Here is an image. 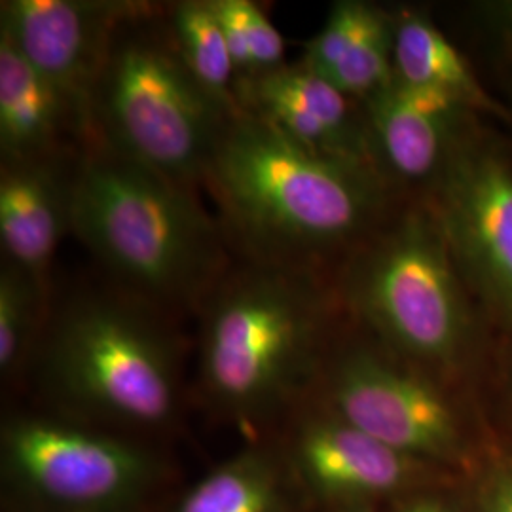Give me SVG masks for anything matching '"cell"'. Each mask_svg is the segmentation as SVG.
I'll return each mask as SVG.
<instances>
[{"label": "cell", "instance_id": "cell-14", "mask_svg": "<svg viewBox=\"0 0 512 512\" xmlns=\"http://www.w3.org/2000/svg\"><path fill=\"white\" fill-rule=\"evenodd\" d=\"M294 456L311 488L342 501L399 492L408 486L418 463L334 412L306 416L296 431Z\"/></svg>", "mask_w": 512, "mask_h": 512}, {"label": "cell", "instance_id": "cell-20", "mask_svg": "<svg viewBox=\"0 0 512 512\" xmlns=\"http://www.w3.org/2000/svg\"><path fill=\"white\" fill-rule=\"evenodd\" d=\"M50 293L16 264L2 258L0 266V370L4 376L18 368L31 346Z\"/></svg>", "mask_w": 512, "mask_h": 512}, {"label": "cell", "instance_id": "cell-8", "mask_svg": "<svg viewBox=\"0 0 512 512\" xmlns=\"http://www.w3.org/2000/svg\"><path fill=\"white\" fill-rule=\"evenodd\" d=\"M330 412L414 461L467 458L458 416L439 389L370 349L340 353L330 368Z\"/></svg>", "mask_w": 512, "mask_h": 512}, {"label": "cell", "instance_id": "cell-7", "mask_svg": "<svg viewBox=\"0 0 512 512\" xmlns=\"http://www.w3.org/2000/svg\"><path fill=\"white\" fill-rule=\"evenodd\" d=\"M435 217L467 281L512 329V169L494 147L456 137L435 181Z\"/></svg>", "mask_w": 512, "mask_h": 512}, {"label": "cell", "instance_id": "cell-22", "mask_svg": "<svg viewBox=\"0 0 512 512\" xmlns=\"http://www.w3.org/2000/svg\"><path fill=\"white\" fill-rule=\"evenodd\" d=\"M473 512H512V465L497 469L480 482Z\"/></svg>", "mask_w": 512, "mask_h": 512}, {"label": "cell", "instance_id": "cell-10", "mask_svg": "<svg viewBox=\"0 0 512 512\" xmlns=\"http://www.w3.org/2000/svg\"><path fill=\"white\" fill-rule=\"evenodd\" d=\"M147 4L135 0H2L0 35L69 99L90 129V97L112 35L122 21Z\"/></svg>", "mask_w": 512, "mask_h": 512}, {"label": "cell", "instance_id": "cell-17", "mask_svg": "<svg viewBox=\"0 0 512 512\" xmlns=\"http://www.w3.org/2000/svg\"><path fill=\"white\" fill-rule=\"evenodd\" d=\"M165 25L186 69L228 114H238V69L211 0L165 4Z\"/></svg>", "mask_w": 512, "mask_h": 512}, {"label": "cell", "instance_id": "cell-4", "mask_svg": "<svg viewBox=\"0 0 512 512\" xmlns=\"http://www.w3.org/2000/svg\"><path fill=\"white\" fill-rule=\"evenodd\" d=\"M162 4L120 23L90 97L95 141L196 190L228 114L186 69Z\"/></svg>", "mask_w": 512, "mask_h": 512}, {"label": "cell", "instance_id": "cell-5", "mask_svg": "<svg viewBox=\"0 0 512 512\" xmlns=\"http://www.w3.org/2000/svg\"><path fill=\"white\" fill-rule=\"evenodd\" d=\"M158 308L137 296H71L50 319L42 365L76 410L137 427H160L177 410V372Z\"/></svg>", "mask_w": 512, "mask_h": 512}, {"label": "cell", "instance_id": "cell-18", "mask_svg": "<svg viewBox=\"0 0 512 512\" xmlns=\"http://www.w3.org/2000/svg\"><path fill=\"white\" fill-rule=\"evenodd\" d=\"M177 512H287V505L270 461L243 454L200 480Z\"/></svg>", "mask_w": 512, "mask_h": 512}, {"label": "cell", "instance_id": "cell-12", "mask_svg": "<svg viewBox=\"0 0 512 512\" xmlns=\"http://www.w3.org/2000/svg\"><path fill=\"white\" fill-rule=\"evenodd\" d=\"M80 150L0 162L2 256L48 293L59 243L73 234L74 171Z\"/></svg>", "mask_w": 512, "mask_h": 512}, {"label": "cell", "instance_id": "cell-15", "mask_svg": "<svg viewBox=\"0 0 512 512\" xmlns=\"http://www.w3.org/2000/svg\"><path fill=\"white\" fill-rule=\"evenodd\" d=\"M88 141L82 114L0 35V162L54 156Z\"/></svg>", "mask_w": 512, "mask_h": 512}, {"label": "cell", "instance_id": "cell-23", "mask_svg": "<svg viewBox=\"0 0 512 512\" xmlns=\"http://www.w3.org/2000/svg\"><path fill=\"white\" fill-rule=\"evenodd\" d=\"M397 512H458V509L440 495L427 494L408 499Z\"/></svg>", "mask_w": 512, "mask_h": 512}, {"label": "cell", "instance_id": "cell-9", "mask_svg": "<svg viewBox=\"0 0 512 512\" xmlns=\"http://www.w3.org/2000/svg\"><path fill=\"white\" fill-rule=\"evenodd\" d=\"M2 440L21 484L57 505L116 507L139 494L152 475L139 448L63 421L16 418Z\"/></svg>", "mask_w": 512, "mask_h": 512}, {"label": "cell", "instance_id": "cell-19", "mask_svg": "<svg viewBox=\"0 0 512 512\" xmlns=\"http://www.w3.org/2000/svg\"><path fill=\"white\" fill-rule=\"evenodd\" d=\"M239 76L268 73L285 65V38L253 0H211Z\"/></svg>", "mask_w": 512, "mask_h": 512}, {"label": "cell", "instance_id": "cell-21", "mask_svg": "<svg viewBox=\"0 0 512 512\" xmlns=\"http://www.w3.org/2000/svg\"><path fill=\"white\" fill-rule=\"evenodd\" d=\"M385 14L382 8L361 0L334 2L323 27L306 42L300 63L327 78Z\"/></svg>", "mask_w": 512, "mask_h": 512}, {"label": "cell", "instance_id": "cell-6", "mask_svg": "<svg viewBox=\"0 0 512 512\" xmlns=\"http://www.w3.org/2000/svg\"><path fill=\"white\" fill-rule=\"evenodd\" d=\"M334 287L385 346L418 365H456L469 346L471 315L433 209L382 222L346 256Z\"/></svg>", "mask_w": 512, "mask_h": 512}, {"label": "cell", "instance_id": "cell-3", "mask_svg": "<svg viewBox=\"0 0 512 512\" xmlns=\"http://www.w3.org/2000/svg\"><path fill=\"white\" fill-rule=\"evenodd\" d=\"M338 293L325 274L241 260L202 304V380L238 418L283 408L317 372Z\"/></svg>", "mask_w": 512, "mask_h": 512}, {"label": "cell", "instance_id": "cell-2", "mask_svg": "<svg viewBox=\"0 0 512 512\" xmlns=\"http://www.w3.org/2000/svg\"><path fill=\"white\" fill-rule=\"evenodd\" d=\"M73 236L118 289L160 311L200 310L232 264L196 190L95 139L76 160Z\"/></svg>", "mask_w": 512, "mask_h": 512}, {"label": "cell", "instance_id": "cell-13", "mask_svg": "<svg viewBox=\"0 0 512 512\" xmlns=\"http://www.w3.org/2000/svg\"><path fill=\"white\" fill-rule=\"evenodd\" d=\"M363 109L372 158L387 186L437 181L456 141L454 120L463 110L397 76L365 99Z\"/></svg>", "mask_w": 512, "mask_h": 512}, {"label": "cell", "instance_id": "cell-11", "mask_svg": "<svg viewBox=\"0 0 512 512\" xmlns=\"http://www.w3.org/2000/svg\"><path fill=\"white\" fill-rule=\"evenodd\" d=\"M236 99L241 109L266 120L298 145L380 177L363 103L311 73L300 61L268 73L239 76Z\"/></svg>", "mask_w": 512, "mask_h": 512}, {"label": "cell", "instance_id": "cell-1", "mask_svg": "<svg viewBox=\"0 0 512 512\" xmlns=\"http://www.w3.org/2000/svg\"><path fill=\"white\" fill-rule=\"evenodd\" d=\"M202 184L241 260L319 274L382 224L389 188L243 109L222 129Z\"/></svg>", "mask_w": 512, "mask_h": 512}, {"label": "cell", "instance_id": "cell-16", "mask_svg": "<svg viewBox=\"0 0 512 512\" xmlns=\"http://www.w3.org/2000/svg\"><path fill=\"white\" fill-rule=\"evenodd\" d=\"M393 69L410 88L437 93L461 110L505 116L469 69L463 55L435 23L418 12H401L393 25Z\"/></svg>", "mask_w": 512, "mask_h": 512}]
</instances>
